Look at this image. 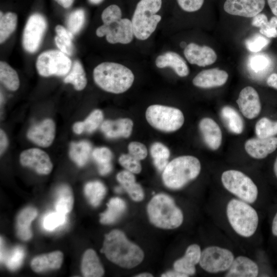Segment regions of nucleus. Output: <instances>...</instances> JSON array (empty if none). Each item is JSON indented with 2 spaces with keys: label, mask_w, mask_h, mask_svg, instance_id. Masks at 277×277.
<instances>
[{
  "label": "nucleus",
  "mask_w": 277,
  "mask_h": 277,
  "mask_svg": "<svg viewBox=\"0 0 277 277\" xmlns=\"http://www.w3.org/2000/svg\"><path fill=\"white\" fill-rule=\"evenodd\" d=\"M222 212L226 225L235 237L243 241L254 238L260 222L254 206L230 196L223 203Z\"/></svg>",
  "instance_id": "obj_1"
},
{
  "label": "nucleus",
  "mask_w": 277,
  "mask_h": 277,
  "mask_svg": "<svg viewBox=\"0 0 277 277\" xmlns=\"http://www.w3.org/2000/svg\"><path fill=\"white\" fill-rule=\"evenodd\" d=\"M101 252L113 263L127 269L138 265L144 258L142 249L129 241L125 233L117 229L105 235Z\"/></svg>",
  "instance_id": "obj_2"
},
{
  "label": "nucleus",
  "mask_w": 277,
  "mask_h": 277,
  "mask_svg": "<svg viewBox=\"0 0 277 277\" xmlns=\"http://www.w3.org/2000/svg\"><path fill=\"white\" fill-rule=\"evenodd\" d=\"M95 84L103 90L115 94L127 91L132 85L134 76L128 67L117 63L103 62L93 70Z\"/></svg>",
  "instance_id": "obj_3"
},
{
  "label": "nucleus",
  "mask_w": 277,
  "mask_h": 277,
  "mask_svg": "<svg viewBox=\"0 0 277 277\" xmlns=\"http://www.w3.org/2000/svg\"><path fill=\"white\" fill-rule=\"evenodd\" d=\"M147 211L150 222L161 229H176L184 222L182 210L171 197L164 193L154 196L147 205Z\"/></svg>",
  "instance_id": "obj_4"
},
{
  "label": "nucleus",
  "mask_w": 277,
  "mask_h": 277,
  "mask_svg": "<svg viewBox=\"0 0 277 277\" xmlns=\"http://www.w3.org/2000/svg\"><path fill=\"white\" fill-rule=\"evenodd\" d=\"M201 171L199 159L191 155L177 157L168 163L163 171L162 180L169 189L177 190L196 179Z\"/></svg>",
  "instance_id": "obj_5"
},
{
  "label": "nucleus",
  "mask_w": 277,
  "mask_h": 277,
  "mask_svg": "<svg viewBox=\"0 0 277 277\" xmlns=\"http://www.w3.org/2000/svg\"><path fill=\"white\" fill-rule=\"evenodd\" d=\"M162 0H140L136 5L131 22L134 35L138 39H148L155 31L162 19L156 14L161 8Z\"/></svg>",
  "instance_id": "obj_6"
},
{
  "label": "nucleus",
  "mask_w": 277,
  "mask_h": 277,
  "mask_svg": "<svg viewBox=\"0 0 277 277\" xmlns=\"http://www.w3.org/2000/svg\"><path fill=\"white\" fill-rule=\"evenodd\" d=\"M221 184L231 196L255 206L259 200V190L254 181L242 171L228 169L221 175Z\"/></svg>",
  "instance_id": "obj_7"
},
{
  "label": "nucleus",
  "mask_w": 277,
  "mask_h": 277,
  "mask_svg": "<svg viewBox=\"0 0 277 277\" xmlns=\"http://www.w3.org/2000/svg\"><path fill=\"white\" fill-rule=\"evenodd\" d=\"M146 118L153 128L165 132L177 130L184 123L183 112L179 109L161 105L149 106Z\"/></svg>",
  "instance_id": "obj_8"
},
{
  "label": "nucleus",
  "mask_w": 277,
  "mask_h": 277,
  "mask_svg": "<svg viewBox=\"0 0 277 277\" xmlns=\"http://www.w3.org/2000/svg\"><path fill=\"white\" fill-rule=\"evenodd\" d=\"M235 257L233 252L228 248L212 244L202 250L199 264L209 274H224L229 269Z\"/></svg>",
  "instance_id": "obj_9"
},
{
  "label": "nucleus",
  "mask_w": 277,
  "mask_h": 277,
  "mask_svg": "<svg viewBox=\"0 0 277 277\" xmlns=\"http://www.w3.org/2000/svg\"><path fill=\"white\" fill-rule=\"evenodd\" d=\"M72 62L61 51L49 50L41 53L36 62L38 74L44 77L51 75L64 76L71 70Z\"/></svg>",
  "instance_id": "obj_10"
},
{
  "label": "nucleus",
  "mask_w": 277,
  "mask_h": 277,
  "mask_svg": "<svg viewBox=\"0 0 277 277\" xmlns=\"http://www.w3.org/2000/svg\"><path fill=\"white\" fill-rule=\"evenodd\" d=\"M98 37L106 36L110 44H127L132 42L134 32L131 21L127 18H121L107 24H103L96 30Z\"/></svg>",
  "instance_id": "obj_11"
},
{
  "label": "nucleus",
  "mask_w": 277,
  "mask_h": 277,
  "mask_svg": "<svg viewBox=\"0 0 277 277\" xmlns=\"http://www.w3.org/2000/svg\"><path fill=\"white\" fill-rule=\"evenodd\" d=\"M47 28V22L41 14L35 13L28 18L22 36V45L28 52L33 53L38 50Z\"/></svg>",
  "instance_id": "obj_12"
},
{
  "label": "nucleus",
  "mask_w": 277,
  "mask_h": 277,
  "mask_svg": "<svg viewBox=\"0 0 277 277\" xmlns=\"http://www.w3.org/2000/svg\"><path fill=\"white\" fill-rule=\"evenodd\" d=\"M19 161L23 166L31 168L41 174H49L53 168L49 155L38 148L24 150L20 154Z\"/></svg>",
  "instance_id": "obj_13"
},
{
  "label": "nucleus",
  "mask_w": 277,
  "mask_h": 277,
  "mask_svg": "<svg viewBox=\"0 0 277 277\" xmlns=\"http://www.w3.org/2000/svg\"><path fill=\"white\" fill-rule=\"evenodd\" d=\"M265 5V0H226L224 9L231 15L253 17L261 13Z\"/></svg>",
  "instance_id": "obj_14"
},
{
  "label": "nucleus",
  "mask_w": 277,
  "mask_h": 277,
  "mask_svg": "<svg viewBox=\"0 0 277 277\" xmlns=\"http://www.w3.org/2000/svg\"><path fill=\"white\" fill-rule=\"evenodd\" d=\"M236 103L242 114L248 119L255 118L261 110L259 94L251 86H247L241 91Z\"/></svg>",
  "instance_id": "obj_15"
},
{
  "label": "nucleus",
  "mask_w": 277,
  "mask_h": 277,
  "mask_svg": "<svg viewBox=\"0 0 277 277\" xmlns=\"http://www.w3.org/2000/svg\"><path fill=\"white\" fill-rule=\"evenodd\" d=\"M55 132L54 122L48 118L31 127L27 136L28 139L37 145L47 147L53 142Z\"/></svg>",
  "instance_id": "obj_16"
},
{
  "label": "nucleus",
  "mask_w": 277,
  "mask_h": 277,
  "mask_svg": "<svg viewBox=\"0 0 277 277\" xmlns=\"http://www.w3.org/2000/svg\"><path fill=\"white\" fill-rule=\"evenodd\" d=\"M184 54L189 63L205 67L213 64L217 59L214 50L207 46H199L194 43L187 45Z\"/></svg>",
  "instance_id": "obj_17"
},
{
  "label": "nucleus",
  "mask_w": 277,
  "mask_h": 277,
  "mask_svg": "<svg viewBox=\"0 0 277 277\" xmlns=\"http://www.w3.org/2000/svg\"><path fill=\"white\" fill-rule=\"evenodd\" d=\"M260 269L257 263L244 255L235 256L229 269L223 274L225 277H256Z\"/></svg>",
  "instance_id": "obj_18"
},
{
  "label": "nucleus",
  "mask_w": 277,
  "mask_h": 277,
  "mask_svg": "<svg viewBox=\"0 0 277 277\" xmlns=\"http://www.w3.org/2000/svg\"><path fill=\"white\" fill-rule=\"evenodd\" d=\"M202 253L201 246L197 244L189 245L184 255L176 260L173 269L187 276L195 274L196 266L199 264Z\"/></svg>",
  "instance_id": "obj_19"
},
{
  "label": "nucleus",
  "mask_w": 277,
  "mask_h": 277,
  "mask_svg": "<svg viewBox=\"0 0 277 277\" xmlns=\"http://www.w3.org/2000/svg\"><path fill=\"white\" fill-rule=\"evenodd\" d=\"M247 153L255 159H263L277 148V137L250 138L244 144Z\"/></svg>",
  "instance_id": "obj_20"
},
{
  "label": "nucleus",
  "mask_w": 277,
  "mask_h": 277,
  "mask_svg": "<svg viewBox=\"0 0 277 277\" xmlns=\"http://www.w3.org/2000/svg\"><path fill=\"white\" fill-rule=\"evenodd\" d=\"M228 78L227 72L217 68H212L200 72L193 79V84L199 88H210L224 85Z\"/></svg>",
  "instance_id": "obj_21"
},
{
  "label": "nucleus",
  "mask_w": 277,
  "mask_h": 277,
  "mask_svg": "<svg viewBox=\"0 0 277 277\" xmlns=\"http://www.w3.org/2000/svg\"><path fill=\"white\" fill-rule=\"evenodd\" d=\"M199 128L207 146L213 150L218 149L222 142V133L219 125L212 118L205 117L201 120Z\"/></svg>",
  "instance_id": "obj_22"
},
{
  "label": "nucleus",
  "mask_w": 277,
  "mask_h": 277,
  "mask_svg": "<svg viewBox=\"0 0 277 277\" xmlns=\"http://www.w3.org/2000/svg\"><path fill=\"white\" fill-rule=\"evenodd\" d=\"M133 126V123L131 120L124 118L105 121L101 125V129L108 138H127L132 133Z\"/></svg>",
  "instance_id": "obj_23"
},
{
  "label": "nucleus",
  "mask_w": 277,
  "mask_h": 277,
  "mask_svg": "<svg viewBox=\"0 0 277 277\" xmlns=\"http://www.w3.org/2000/svg\"><path fill=\"white\" fill-rule=\"evenodd\" d=\"M155 64L159 68L171 67L180 77L187 76L189 69L186 61L179 54L173 51H167L159 55Z\"/></svg>",
  "instance_id": "obj_24"
},
{
  "label": "nucleus",
  "mask_w": 277,
  "mask_h": 277,
  "mask_svg": "<svg viewBox=\"0 0 277 277\" xmlns=\"http://www.w3.org/2000/svg\"><path fill=\"white\" fill-rule=\"evenodd\" d=\"M63 261V253L56 251L35 257L31 261V267L36 272L49 269H57L61 267Z\"/></svg>",
  "instance_id": "obj_25"
},
{
  "label": "nucleus",
  "mask_w": 277,
  "mask_h": 277,
  "mask_svg": "<svg viewBox=\"0 0 277 277\" xmlns=\"http://www.w3.org/2000/svg\"><path fill=\"white\" fill-rule=\"evenodd\" d=\"M116 179L133 201L140 202L144 199L143 189L136 182L134 173L126 170H123L117 174Z\"/></svg>",
  "instance_id": "obj_26"
},
{
  "label": "nucleus",
  "mask_w": 277,
  "mask_h": 277,
  "mask_svg": "<svg viewBox=\"0 0 277 277\" xmlns=\"http://www.w3.org/2000/svg\"><path fill=\"white\" fill-rule=\"evenodd\" d=\"M81 270L83 276L85 277H101L104 275V268L94 250L87 249L84 253Z\"/></svg>",
  "instance_id": "obj_27"
},
{
  "label": "nucleus",
  "mask_w": 277,
  "mask_h": 277,
  "mask_svg": "<svg viewBox=\"0 0 277 277\" xmlns=\"http://www.w3.org/2000/svg\"><path fill=\"white\" fill-rule=\"evenodd\" d=\"M37 214L36 209L32 207L25 208L18 213L16 221V231L21 240L27 241L31 238L30 225Z\"/></svg>",
  "instance_id": "obj_28"
},
{
  "label": "nucleus",
  "mask_w": 277,
  "mask_h": 277,
  "mask_svg": "<svg viewBox=\"0 0 277 277\" xmlns=\"http://www.w3.org/2000/svg\"><path fill=\"white\" fill-rule=\"evenodd\" d=\"M107 205V210L100 214V222L103 224L114 223L126 209V204L125 201L117 197L111 199Z\"/></svg>",
  "instance_id": "obj_29"
},
{
  "label": "nucleus",
  "mask_w": 277,
  "mask_h": 277,
  "mask_svg": "<svg viewBox=\"0 0 277 277\" xmlns=\"http://www.w3.org/2000/svg\"><path fill=\"white\" fill-rule=\"evenodd\" d=\"M91 150V145L87 141L72 142L70 146L69 154L71 159L81 167L89 160Z\"/></svg>",
  "instance_id": "obj_30"
},
{
  "label": "nucleus",
  "mask_w": 277,
  "mask_h": 277,
  "mask_svg": "<svg viewBox=\"0 0 277 277\" xmlns=\"http://www.w3.org/2000/svg\"><path fill=\"white\" fill-rule=\"evenodd\" d=\"M103 118L102 111L100 109H95L91 112L85 121L75 123L73 126V130L77 134L84 131L92 133L102 125Z\"/></svg>",
  "instance_id": "obj_31"
},
{
  "label": "nucleus",
  "mask_w": 277,
  "mask_h": 277,
  "mask_svg": "<svg viewBox=\"0 0 277 277\" xmlns=\"http://www.w3.org/2000/svg\"><path fill=\"white\" fill-rule=\"evenodd\" d=\"M64 82L71 84L77 91L82 90L85 88L87 80L83 65L79 61L73 62L71 70L64 78Z\"/></svg>",
  "instance_id": "obj_32"
},
{
  "label": "nucleus",
  "mask_w": 277,
  "mask_h": 277,
  "mask_svg": "<svg viewBox=\"0 0 277 277\" xmlns=\"http://www.w3.org/2000/svg\"><path fill=\"white\" fill-rule=\"evenodd\" d=\"M221 115L227 127L231 132L236 134L243 132V119L234 109L230 106H225L221 110Z\"/></svg>",
  "instance_id": "obj_33"
},
{
  "label": "nucleus",
  "mask_w": 277,
  "mask_h": 277,
  "mask_svg": "<svg viewBox=\"0 0 277 277\" xmlns=\"http://www.w3.org/2000/svg\"><path fill=\"white\" fill-rule=\"evenodd\" d=\"M57 198L55 204L56 211L66 214L69 212L73 205V196L70 187L65 184L60 186L56 190Z\"/></svg>",
  "instance_id": "obj_34"
},
{
  "label": "nucleus",
  "mask_w": 277,
  "mask_h": 277,
  "mask_svg": "<svg viewBox=\"0 0 277 277\" xmlns=\"http://www.w3.org/2000/svg\"><path fill=\"white\" fill-rule=\"evenodd\" d=\"M56 35L54 37L56 45L65 54L71 55L74 52L72 43L73 35L63 26L58 25L55 28Z\"/></svg>",
  "instance_id": "obj_35"
},
{
  "label": "nucleus",
  "mask_w": 277,
  "mask_h": 277,
  "mask_svg": "<svg viewBox=\"0 0 277 277\" xmlns=\"http://www.w3.org/2000/svg\"><path fill=\"white\" fill-rule=\"evenodd\" d=\"M92 155L97 164L100 174L105 175L111 172L112 153L109 148L105 147L96 148L92 152Z\"/></svg>",
  "instance_id": "obj_36"
},
{
  "label": "nucleus",
  "mask_w": 277,
  "mask_h": 277,
  "mask_svg": "<svg viewBox=\"0 0 277 277\" xmlns=\"http://www.w3.org/2000/svg\"><path fill=\"white\" fill-rule=\"evenodd\" d=\"M0 81L11 91H16L19 88V80L17 72L4 61L0 62Z\"/></svg>",
  "instance_id": "obj_37"
},
{
  "label": "nucleus",
  "mask_w": 277,
  "mask_h": 277,
  "mask_svg": "<svg viewBox=\"0 0 277 277\" xmlns=\"http://www.w3.org/2000/svg\"><path fill=\"white\" fill-rule=\"evenodd\" d=\"M150 153L156 168L160 171H163L169 163L170 154L169 149L162 143L155 142L151 145Z\"/></svg>",
  "instance_id": "obj_38"
},
{
  "label": "nucleus",
  "mask_w": 277,
  "mask_h": 277,
  "mask_svg": "<svg viewBox=\"0 0 277 277\" xmlns=\"http://www.w3.org/2000/svg\"><path fill=\"white\" fill-rule=\"evenodd\" d=\"M17 16L14 12H0V43L6 41L16 29Z\"/></svg>",
  "instance_id": "obj_39"
},
{
  "label": "nucleus",
  "mask_w": 277,
  "mask_h": 277,
  "mask_svg": "<svg viewBox=\"0 0 277 277\" xmlns=\"http://www.w3.org/2000/svg\"><path fill=\"white\" fill-rule=\"evenodd\" d=\"M84 192L91 205L96 207L100 205L104 197L106 188L100 181L90 182L85 185Z\"/></svg>",
  "instance_id": "obj_40"
},
{
  "label": "nucleus",
  "mask_w": 277,
  "mask_h": 277,
  "mask_svg": "<svg viewBox=\"0 0 277 277\" xmlns=\"http://www.w3.org/2000/svg\"><path fill=\"white\" fill-rule=\"evenodd\" d=\"M255 132L259 138H269L277 134V121L262 117L255 124Z\"/></svg>",
  "instance_id": "obj_41"
},
{
  "label": "nucleus",
  "mask_w": 277,
  "mask_h": 277,
  "mask_svg": "<svg viewBox=\"0 0 277 277\" xmlns=\"http://www.w3.org/2000/svg\"><path fill=\"white\" fill-rule=\"evenodd\" d=\"M85 22V12L80 8L72 11L67 19V29L74 35L77 34L83 27Z\"/></svg>",
  "instance_id": "obj_42"
},
{
  "label": "nucleus",
  "mask_w": 277,
  "mask_h": 277,
  "mask_svg": "<svg viewBox=\"0 0 277 277\" xmlns=\"http://www.w3.org/2000/svg\"><path fill=\"white\" fill-rule=\"evenodd\" d=\"M25 256V251L23 247L16 246L6 254L3 262H5L7 268L14 271L22 265Z\"/></svg>",
  "instance_id": "obj_43"
},
{
  "label": "nucleus",
  "mask_w": 277,
  "mask_h": 277,
  "mask_svg": "<svg viewBox=\"0 0 277 277\" xmlns=\"http://www.w3.org/2000/svg\"><path fill=\"white\" fill-rule=\"evenodd\" d=\"M66 214L57 211L48 213L43 219V226L48 231H52L63 225L66 221Z\"/></svg>",
  "instance_id": "obj_44"
},
{
  "label": "nucleus",
  "mask_w": 277,
  "mask_h": 277,
  "mask_svg": "<svg viewBox=\"0 0 277 277\" xmlns=\"http://www.w3.org/2000/svg\"><path fill=\"white\" fill-rule=\"evenodd\" d=\"M120 164L126 170L134 174H138L142 170L140 161L130 154H123L118 159Z\"/></svg>",
  "instance_id": "obj_45"
},
{
  "label": "nucleus",
  "mask_w": 277,
  "mask_h": 277,
  "mask_svg": "<svg viewBox=\"0 0 277 277\" xmlns=\"http://www.w3.org/2000/svg\"><path fill=\"white\" fill-rule=\"evenodd\" d=\"M269 42V41L264 36L256 34L246 41V46L250 51L256 52L266 47Z\"/></svg>",
  "instance_id": "obj_46"
},
{
  "label": "nucleus",
  "mask_w": 277,
  "mask_h": 277,
  "mask_svg": "<svg viewBox=\"0 0 277 277\" xmlns=\"http://www.w3.org/2000/svg\"><path fill=\"white\" fill-rule=\"evenodd\" d=\"M121 8L116 5H111L106 7L101 14L103 24H107L112 21L122 18Z\"/></svg>",
  "instance_id": "obj_47"
},
{
  "label": "nucleus",
  "mask_w": 277,
  "mask_h": 277,
  "mask_svg": "<svg viewBox=\"0 0 277 277\" xmlns=\"http://www.w3.org/2000/svg\"><path fill=\"white\" fill-rule=\"evenodd\" d=\"M129 154L140 161L145 159L148 154L147 149L145 145L138 142H132L128 146Z\"/></svg>",
  "instance_id": "obj_48"
},
{
  "label": "nucleus",
  "mask_w": 277,
  "mask_h": 277,
  "mask_svg": "<svg viewBox=\"0 0 277 277\" xmlns=\"http://www.w3.org/2000/svg\"><path fill=\"white\" fill-rule=\"evenodd\" d=\"M270 60L265 55L259 54L252 56L249 61L251 69L255 72L266 69L270 64Z\"/></svg>",
  "instance_id": "obj_49"
},
{
  "label": "nucleus",
  "mask_w": 277,
  "mask_h": 277,
  "mask_svg": "<svg viewBox=\"0 0 277 277\" xmlns=\"http://www.w3.org/2000/svg\"><path fill=\"white\" fill-rule=\"evenodd\" d=\"M260 33L268 38L277 37V17H272L269 21L266 22L260 28Z\"/></svg>",
  "instance_id": "obj_50"
},
{
  "label": "nucleus",
  "mask_w": 277,
  "mask_h": 277,
  "mask_svg": "<svg viewBox=\"0 0 277 277\" xmlns=\"http://www.w3.org/2000/svg\"><path fill=\"white\" fill-rule=\"evenodd\" d=\"M177 2L180 8L184 11L193 12L201 9L204 0H177Z\"/></svg>",
  "instance_id": "obj_51"
},
{
  "label": "nucleus",
  "mask_w": 277,
  "mask_h": 277,
  "mask_svg": "<svg viewBox=\"0 0 277 277\" xmlns=\"http://www.w3.org/2000/svg\"><path fill=\"white\" fill-rule=\"evenodd\" d=\"M8 139L5 132L1 129L0 131V153L3 154L8 146Z\"/></svg>",
  "instance_id": "obj_52"
},
{
  "label": "nucleus",
  "mask_w": 277,
  "mask_h": 277,
  "mask_svg": "<svg viewBox=\"0 0 277 277\" xmlns=\"http://www.w3.org/2000/svg\"><path fill=\"white\" fill-rule=\"evenodd\" d=\"M267 84L270 87L277 89V73L271 74L267 80Z\"/></svg>",
  "instance_id": "obj_53"
},
{
  "label": "nucleus",
  "mask_w": 277,
  "mask_h": 277,
  "mask_svg": "<svg viewBox=\"0 0 277 277\" xmlns=\"http://www.w3.org/2000/svg\"><path fill=\"white\" fill-rule=\"evenodd\" d=\"M163 277H188L186 275L181 273L176 270L169 271L163 274Z\"/></svg>",
  "instance_id": "obj_54"
},
{
  "label": "nucleus",
  "mask_w": 277,
  "mask_h": 277,
  "mask_svg": "<svg viewBox=\"0 0 277 277\" xmlns=\"http://www.w3.org/2000/svg\"><path fill=\"white\" fill-rule=\"evenodd\" d=\"M268 4L276 17H277V0H267Z\"/></svg>",
  "instance_id": "obj_55"
},
{
  "label": "nucleus",
  "mask_w": 277,
  "mask_h": 277,
  "mask_svg": "<svg viewBox=\"0 0 277 277\" xmlns=\"http://www.w3.org/2000/svg\"><path fill=\"white\" fill-rule=\"evenodd\" d=\"M60 5L65 8H68L73 4L74 0H55Z\"/></svg>",
  "instance_id": "obj_56"
},
{
  "label": "nucleus",
  "mask_w": 277,
  "mask_h": 277,
  "mask_svg": "<svg viewBox=\"0 0 277 277\" xmlns=\"http://www.w3.org/2000/svg\"><path fill=\"white\" fill-rule=\"evenodd\" d=\"M271 232L274 236L277 237V212L274 215L272 222Z\"/></svg>",
  "instance_id": "obj_57"
},
{
  "label": "nucleus",
  "mask_w": 277,
  "mask_h": 277,
  "mask_svg": "<svg viewBox=\"0 0 277 277\" xmlns=\"http://www.w3.org/2000/svg\"><path fill=\"white\" fill-rule=\"evenodd\" d=\"M4 242L2 238H1V262H3L5 256V252L4 250Z\"/></svg>",
  "instance_id": "obj_58"
},
{
  "label": "nucleus",
  "mask_w": 277,
  "mask_h": 277,
  "mask_svg": "<svg viewBox=\"0 0 277 277\" xmlns=\"http://www.w3.org/2000/svg\"><path fill=\"white\" fill-rule=\"evenodd\" d=\"M135 276L137 277H150L153 276V275L148 272H144L140 274H137V275H135Z\"/></svg>",
  "instance_id": "obj_59"
},
{
  "label": "nucleus",
  "mask_w": 277,
  "mask_h": 277,
  "mask_svg": "<svg viewBox=\"0 0 277 277\" xmlns=\"http://www.w3.org/2000/svg\"><path fill=\"white\" fill-rule=\"evenodd\" d=\"M88 1L92 5H98L102 3L104 0H88Z\"/></svg>",
  "instance_id": "obj_60"
},
{
  "label": "nucleus",
  "mask_w": 277,
  "mask_h": 277,
  "mask_svg": "<svg viewBox=\"0 0 277 277\" xmlns=\"http://www.w3.org/2000/svg\"><path fill=\"white\" fill-rule=\"evenodd\" d=\"M273 171L275 176L277 177V157L273 165Z\"/></svg>",
  "instance_id": "obj_61"
},
{
  "label": "nucleus",
  "mask_w": 277,
  "mask_h": 277,
  "mask_svg": "<svg viewBox=\"0 0 277 277\" xmlns=\"http://www.w3.org/2000/svg\"><path fill=\"white\" fill-rule=\"evenodd\" d=\"M123 187H117L115 188V191L117 193H120L122 191Z\"/></svg>",
  "instance_id": "obj_62"
}]
</instances>
